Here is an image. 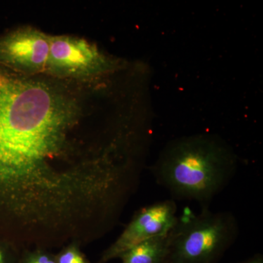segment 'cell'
I'll use <instances>...</instances> for the list:
<instances>
[{
  "instance_id": "cell-1",
  "label": "cell",
  "mask_w": 263,
  "mask_h": 263,
  "mask_svg": "<svg viewBox=\"0 0 263 263\" xmlns=\"http://www.w3.org/2000/svg\"><path fill=\"white\" fill-rule=\"evenodd\" d=\"M67 84L0 66V209L34 201L61 183L82 117Z\"/></svg>"
},
{
  "instance_id": "cell-2",
  "label": "cell",
  "mask_w": 263,
  "mask_h": 263,
  "mask_svg": "<svg viewBox=\"0 0 263 263\" xmlns=\"http://www.w3.org/2000/svg\"><path fill=\"white\" fill-rule=\"evenodd\" d=\"M238 167V156L224 140L196 134L169 142L150 170L171 199L195 201L203 208L228 186Z\"/></svg>"
},
{
  "instance_id": "cell-3",
  "label": "cell",
  "mask_w": 263,
  "mask_h": 263,
  "mask_svg": "<svg viewBox=\"0 0 263 263\" xmlns=\"http://www.w3.org/2000/svg\"><path fill=\"white\" fill-rule=\"evenodd\" d=\"M239 233L238 219L232 212L203 207L195 214L186 208L167 235L164 263H219Z\"/></svg>"
},
{
  "instance_id": "cell-4",
  "label": "cell",
  "mask_w": 263,
  "mask_h": 263,
  "mask_svg": "<svg viewBox=\"0 0 263 263\" xmlns=\"http://www.w3.org/2000/svg\"><path fill=\"white\" fill-rule=\"evenodd\" d=\"M123 62L95 43L69 34L50 35L45 76L64 82H87L120 70Z\"/></svg>"
},
{
  "instance_id": "cell-5",
  "label": "cell",
  "mask_w": 263,
  "mask_h": 263,
  "mask_svg": "<svg viewBox=\"0 0 263 263\" xmlns=\"http://www.w3.org/2000/svg\"><path fill=\"white\" fill-rule=\"evenodd\" d=\"M50 35L31 26L0 35V66L24 76H45L50 51Z\"/></svg>"
},
{
  "instance_id": "cell-6",
  "label": "cell",
  "mask_w": 263,
  "mask_h": 263,
  "mask_svg": "<svg viewBox=\"0 0 263 263\" xmlns=\"http://www.w3.org/2000/svg\"><path fill=\"white\" fill-rule=\"evenodd\" d=\"M178 207L173 199L161 200L137 211L117 239L102 253L98 263L119 259L142 242L165 235L177 220Z\"/></svg>"
},
{
  "instance_id": "cell-7",
  "label": "cell",
  "mask_w": 263,
  "mask_h": 263,
  "mask_svg": "<svg viewBox=\"0 0 263 263\" xmlns=\"http://www.w3.org/2000/svg\"><path fill=\"white\" fill-rule=\"evenodd\" d=\"M167 235L142 242L123 254L119 259L122 263H164L168 246Z\"/></svg>"
},
{
  "instance_id": "cell-8",
  "label": "cell",
  "mask_w": 263,
  "mask_h": 263,
  "mask_svg": "<svg viewBox=\"0 0 263 263\" xmlns=\"http://www.w3.org/2000/svg\"><path fill=\"white\" fill-rule=\"evenodd\" d=\"M57 263H91L86 254L81 250V247L72 243L65 246L56 253Z\"/></svg>"
},
{
  "instance_id": "cell-9",
  "label": "cell",
  "mask_w": 263,
  "mask_h": 263,
  "mask_svg": "<svg viewBox=\"0 0 263 263\" xmlns=\"http://www.w3.org/2000/svg\"><path fill=\"white\" fill-rule=\"evenodd\" d=\"M20 263H57L56 254L43 248L22 251Z\"/></svg>"
},
{
  "instance_id": "cell-10",
  "label": "cell",
  "mask_w": 263,
  "mask_h": 263,
  "mask_svg": "<svg viewBox=\"0 0 263 263\" xmlns=\"http://www.w3.org/2000/svg\"><path fill=\"white\" fill-rule=\"evenodd\" d=\"M21 255L18 247L0 237V263H20Z\"/></svg>"
},
{
  "instance_id": "cell-11",
  "label": "cell",
  "mask_w": 263,
  "mask_h": 263,
  "mask_svg": "<svg viewBox=\"0 0 263 263\" xmlns=\"http://www.w3.org/2000/svg\"><path fill=\"white\" fill-rule=\"evenodd\" d=\"M238 263H263V256L261 254H254L252 257Z\"/></svg>"
}]
</instances>
